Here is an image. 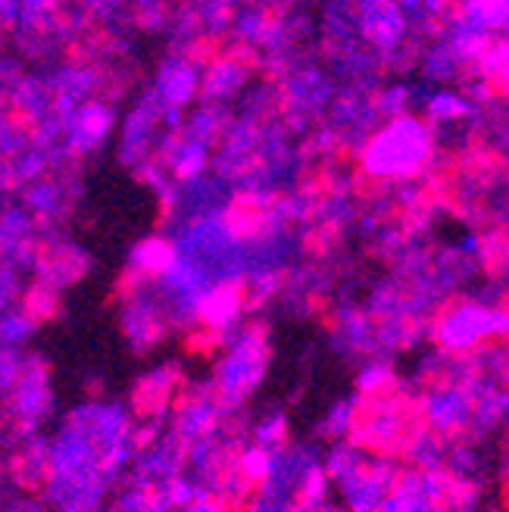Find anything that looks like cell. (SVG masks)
I'll return each instance as SVG.
<instances>
[{"instance_id": "obj_12", "label": "cell", "mask_w": 509, "mask_h": 512, "mask_svg": "<svg viewBox=\"0 0 509 512\" xmlns=\"http://www.w3.org/2000/svg\"><path fill=\"white\" fill-rule=\"evenodd\" d=\"M472 72L491 94H509V38L497 35L485 47V54L475 60Z\"/></svg>"}, {"instance_id": "obj_21", "label": "cell", "mask_w": 509, "mask_h": 512, "mask_svg": "<svg viewBox=\"0 0 509 512\" xmlns=\"http://www.w3.org/2000/svg\"><path fill=\"white\" fill-rule=\"evenodd\" d=\"M253 444H260L272 453L288 447V416L285 413H269L257 425H253Z\"/></svg>"}, {"instance_id": "obj_7", "label": "cell", "mask_w": 509, "mask_h": 512, "mask_svg": "<svg viewBox=\"0 0 509 512\" xmlns=\"http://www.w3.org/2000/svg\"><path fill=\"white\" fill-rule=\"evenodd\" d=\"M356 35L381 54H397L410 38V19L397 0H356L353 7Z\"/></svg>"}, {"instance_id": "obj_5", "label": "cell", "mask_w": 509, "mask_h": 512, "mask_svg": "<svg viewBox=\"0 0 509 512\" xmlns=\"http://www.w3.org/2000/svg\"><path fill=\"white\" fill-rule=\"evenodd\" d=\"M472 416H475L472 391L460 381H447V378L431 381L419 400V422L447 441L469 438Z\"/></svg>"}, {"instance_id": "obj_19", "label": "cell", "mask_w": 509, "mask_h": 512, "mask_svg": "<svg viewBox=\"0 0 509 512\" xmlns=\"http://www.w3.org/2000/svg\"><path fill=\"white\" fill-rule=\"evenodd\" d=\"M394 384H397V372L388 360H381V356H372V360H366L360 372H356V394L363 400L391 397Z\"/></svg>"}, {"instance_id": "obj_1", "label": "cell", "mask_w": 509, "mask_h": 512, "mask_svg": "<svg viewBox=\"0 0 509 512\" xmlns=\"http://www.w3.org/2000/svg\"><path fill=\"white\" fill-rule=\"evenodd\" d=\"M438 153V128L425 116L397 113L363 141L360 172L378 185H410L425 175Z\"/></svg>"}, {"instance_id": "obj_2", "label": "cell", "mask_w": 509, "mask_h": 512, "mask_svg": "<svg viewBox=\"0 0 509 512\" xmlns=\"http://www.w3.org/2000/svg\"><path fill=\"white\" fill-rule=\"evenodd\" d=\"M500 285L491 294H472L447 303L428 322V338L447 356H472L491 344L509 341V303Z\"/></svg>"}, {"instance_id": "obj_3", "label": "cell", "mask_w": 509, "mask_h": 512, "mask_svg": "<svg viewBox=\"0 0 509 512\" xmlns=\"http://www.w3.org/2000/svg\"><path fill=\"white\" fill-rule=\"evenodd\" d=\"M266 372H269V335L263 325L250 322V325H238L232 335H225L222 356L210 384L228 409H238L244 400L257 394Z\"/></svg>"}, {"instance_id": "obj_14", "label": "cell", "mask_w": 509, "mask_h": 512, "mask_svg": "<svg viewBox=\"0 0 509 512\" xmlns=\"http://www.w3.org/2000/svg\"><path fill=\"white\" fill-rule=\"evenodd\" d=\"M363 406H366V400L360 394L332 403V406H328V413L322 416V422H319V434L325 441H332V444L353 438V431H356L360 416H363Z\"/></svg>"}, {"instance_id": "obj_10", "label": "cell", "mask_w": 509, "mask_h": 512, "mask_svg": "<svg viewBox=\"0 0 509 512\" xmlns=\"http://www.w3.org/2000/svg\"><path fill=\"white\" fill-rule=\"evenodd\" d=\"M332 341L344 356H372L378 350L375 319L363 310V306H341L335 316Z\"/></svg>"}, {"instance_id": "obj_17", "label": "cell", "mask_w": 509, "mask_h": 512, "mask_svg": "<svg viewBox=\"0 0 509 512\" xmlns=\"http://www.w3.org/2000/svg\"><path fill=\"white\" fill-rule=\"evenodd\" d=\"M472 113H475V104L460 91L441 88L435 94H428V100H425V119L431 125H450L453 128V125H463L466 119H472Z\"/></svg>"}, {"instance_id": "obj_16", "label": "cell", "mask_w": 509, "mask_h": 512, "mask_svg": "<svg viewBox=\"0 0 509 512\" xmlns=\"http://www.w3.org/2000/svg\"><path fill=\"white\" fill-rule=\"evenodd\" d=\"M488 466V456L481 450V444L475 438H456L447 447V466L444 472L450 478H460V481H481Z\"/></svg>"}, {"instance_id": "obj_6", "label": "cell", "mask_w": 509, "mask_h": 512, "mask_svg": "<svg viewBox=\"0 0 509 512\" xmlns=\"http://www.w3.org/2000/svg\"><path fill=\"white\" fill-rule=\"evenodd\" d=\"M400 472L403 469L397 463V456H375L372 453L369 463L360 472L338 484L344 512H378L381 506H385V500L391 497Z\"/></svg>"}, {"instance_id": "obj_20", "label": "cell", "mask_w": 509, "mask_h": 512, "mask_svg": "<svg viewBox=\"0 0 509 512\" xmlns=\"http://www.w3.org/2000/svg\"><path fill=\"white\" fill-rule=\"evenodd\" d=\"M272 466H275V453L260 444H250L235 456V469L241 472V478L247 484H253V488H260V484L272 475Z\"/></svg>"}, {"instance_id": "obj_15", "label": "cell", "mask_w": 509, "mask_h": 512, "mask_svg": "<svg viewBox=\"0 0 509 512\" xmlns=\"http://www.w3.org/2000/svg\"><path fill=\"white\" fill-rule=\"evenodd\" d=\"M369 456H372V453H369L360 441H353V438L335 441L332 447H328V453L322 456V469H325L328 481H332V484H341V481H347L350 475L360 472V469L369 463Z\"/></svg>"}, {"instance_id": "obj_4", "label": "cell", "mask_w": 509, "mask_h": 512, "mask_svg": "<svg viewBox=\"0 0 509 512\" xmlns=\"http://www.w3.org/2000/svg\"><path fill=\"white\" fill-rule=\"evenodd\" d=\"M416 431L410 406L397 397L366 400L360 425L353 431V441H360L375 456H400L410 434Z\"/></svg>"}, {"instance_id": "obj_11", "label": "cell", "mask_w": 509, "mask_h": 512, "mask_svg": "<svg viewBox=\"0 0 509 512\" xmlns=\"http://www.w3.org/2000/svg\"><path fill=\"white\" fill-rule=\"evenodd\" d=\"M447 447H450L447 438H441V434H435V431H428L425 425H416V431L410 434V441H406L400 456L413 469L444 472V466H447Z\"/></svg>"}, {"instance_id": "obj_13", "label": "cell", "mask_w": 509, "mask_h": 512, "mask_svg": "<svg viewBox=\"0 0 509 512\" xmlns=\"http://www.w3.org/2000/svg\"><path fill=\"white\" fill-rule=\"evenodd\" d=\"M200 85H203L200 69L191 60H175L160 75V94L169 107H185L188 100L200 91Z\"/></svg>"}, {"instance_id": "obj_8", "label": "cell", "mask_w": 509, "mask_h": 512, "mask_svg": "<svg viewBox=\"0 0 509 512\" xmlns=\"http://www.w3.org/2000/svg\"><path fill=\"white\" fill-rule=\"evenodd\" d=\"M453 478L447 472L403 469L391 497L378 512H447Z\"/></svg>"}, {"instance_id": "obj_9", "label": "cell", "mask_w": 509, "mask_h": 512, "mask_svg": "<svg viewBox=\"0 0 509 512\" xmlns=\"http://www.w3.org/2000/svg\"><path fill=\"white\" fill-rule=\"evenodd\" d=\"M182 391V372L172 363L147 372L132 394V416L141 422H163V416L175 406V397Z\"/></svg>"}, {"instance_id": "obj_18", "label": "cell", "mask_w": 509, "mask_h": 512, "mask_svg": "<svg viewBox=\"0 0 509 512\" xmlns=\"http://www.w3.org/2000/svg\"><path fill=\"white\" fill-rule=\"evenodd\" d=\"M288 94H291V107L294 110H300L303 116H313L328 104V97H332V85H328L325 75L303 72V75H297V79H291Z\"/></svg>"}, {"instance_id": "obj_22", "label": "cell", "mask_w": 509, "mask_h": 512, "mask_svg": "<svg viewBox=\"0 0 509 512\" xmlns=\"http://www.w3.org/2000/svg\"><path fill=\"white\" fill-rule=\"evenodd\" d=\"M500 288L509 294V256H506V260L500 263Z\"/></svg>"}]
</instances>
